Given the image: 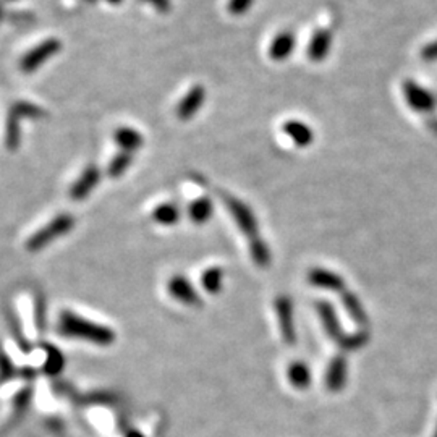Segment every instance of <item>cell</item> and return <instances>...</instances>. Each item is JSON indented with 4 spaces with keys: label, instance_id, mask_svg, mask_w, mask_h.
<instances>
[{
    "label": "cell",
    "instance_id": "obj_1",
    "mask_svg": "<svg viewBox=\"0 0 437 437\" xmlns=\"http://www.w3.org/2000/svg\"><path fill=\"white\" fill-rule=\"evenodd\" d=\"M59 330L60 334H64L65 337L81 339L101 347L112 345L115 340V332L112 329L92 323L90 319L80 318L78 314L70 311H64L62 316H60Z\"/></svg>",
    "mask_w": 437,
    "mask_h": 437
},
{
    "label": "cell",
    "instance_id": "obj_2",
    "mask_svg": "<svg viewBox=\"0 0 437 437\" xmlns=\"http://www.w3.org/2000/svg\"><path fill=\"white\" fill-rule=\"evenodd\" d=\"M73 227H75V219L71 217V215L68 214L57 215V217L52 219L47 225H44L42 229L37 230L36 234L26 241L28 251L31 253L41 251L44 246L51 245L54 240H57L65 234H68Z\"/></svg>",
    "mask_w": 437,
    "mask_h": 437
},
{
    "label": "cell",
    "instance_id": "obj_8",
    "mask_svg": "<svg viewBox=\"0 0 437 437\" xmlns=\"http://www.w3.org/2000/svg\"><path fill=\"white\" fill-rule=\"evenodd\" d=\"M204 101H206V90H204V86H193L191 90L185 94L184 99H181L179 107H176V117L184 121L193 119L204 106Z\"/></svg>",
    "mask_w": 437,
    "mask_h": 437
},
{
    "label": "cell",
    "instance_id": "obj_32",
    "mask_svg": "<svg viewBox=\"0 0 437 437\" xmlns=\"http://www.w3.org/2000/svg\"><path fill=\"white\" fill-rule=\"evenodd\" d=\"M4 18V8H2V4H0V21H2Z\"/></svg>",
    "mask_w": 437,
    "mask_h": 437
},
{
    "label": "cell",
    "instance_id": "obj_3",
    "mask_svg": "<svg viewBox=\"0 0 437 437\" xmlns=\"http://www.w3.org/2000/svg\"><path fill=\"white\" fill-rule=\"evenodd\" d=\"M222 201L225 204L227 211L230 212L232 219L235 220V224L239 229L246 235L248 240H254L259 237V225L258 219L254 215L253 209L241 201V199L232 196V195H222Z\"/></svg>",
    "mask_w": 437,
    "mask_h": 437
},
{
    "label": "cell",
    "instance_id": "obj_20",
    "mask_svg": "<svg viewBox=\"0 0 437 437\" xmlns=\"http://www.w3.org/2000/svg\"><path fill=\"white\" fill-rule=\"evenodd\" d=\"M152 219L160 225H175L180 220V208L174 203H164L152 211Z\"/></svg>",
    "mask_w": 437,
    "mask_h": 437
},
{
    "label": "cell",
    "instance_id": "obj_22",
    "mask_svg": "<svg viewBox=\"0 0 437 437\" xmlns=\"http://www.w3.org/2000/svg\"><path fill=\"white\" fill-rule=\"evenodd\" d=\"M10 114L15 115V117L20 119V120H23V119H44L47 115L46 110L41 109L40 106H36V104L26 102V101L13 104V107H12V110H10Z\"/></svg>",
    "mask_w": 437,
    "mask_h": 437
},
{
    "label": "cell",
    "instance_id": "obj_34",
    "mask_svg": "<svg viewBox=\"0 0 437 437\" xmlns=\"http://www.w3.org/2000/svg\"><path fill=\"white\" fill-rule=\"evenodd\" d=\"M90 2H94V0H90Z\"/></svg>",
    "mask_w": 437,
    "mask_h": 437
},
{
    "label": "cell",
    "instance_id": "obj_7",
    "mask_svg": "<svg viewBox=\"0 0 437 437\" xmlns=\"http://www.w3.org/2000/svg\"><path fill=\"white\" fill-rule=\"evenodd\" d=\"M99 180H101V169L96 165H88L83 170V174L78 176L73 186L70 188V198L73 201H83L91 195V191L97 186Z\"/></svg>",
    "mask_w": 437,
    "mask_h": 437
},
{
    "label": "cell",
    "instance_id": "obj_17",
    "mask_svg": "<svg viewBox=\"0 0 437 437\" xmlns=\"http://www.w3.org/2000/svg\"><path fill=\"white\" fill-rule=\"evenodd\" d=\"M287 378L295 389L303 390L311 385V371H309L308 364L303 361H293L287 369Z\"/></svg>",
    "mask_w": 437,
    "mask_h": 437
},
{
    "label": "cell",
    "instance_id": "obj_16",
    "mask_svg": "<svg viewBox=\"0 0 437 437\" xmlns=\"http://www.w3.org/2000/svg\"><path fill=\"white\" fill-rule=\"evenodd\" d=\"M114 140L121 148V151L130 154L133 151L141 149L143 145H145V138H143L141 133L135 128H131V126H120V128L115 130Z\"/></svg>",
    "mask_w": 437,
    "mask_h": 437
},
{
    "label": "cell",
    "instance_id": "obj_29",
    "mask_svg": "<svg viewBox=\"0 0 437 437\" xmlns=\"http://www.w3.org/2000/svg\"><path fill=\"white\" fill-rule=\"evenodd\" d=\"M145 2L156 8L159 13H169L172 10V2L170 0H145Z\"/></svg>",
    "mask_w": 437,
    "mask_h": 437
},
{
    "label": "cell",
    "instance_id": "obj_9",
    "mask_svg": "<svg viewBox=\"0 0 437 437\" xmlns=\"http://www.w3.org/2000/svg\"><path fill=\"white\" fill-rule=\"evenodd\" d=\"M167 289L175 300H179L180 303H184V305L186 306L201 305V298H199L195 287H193L191 282L185 279L184 275H174V277L169 280Z\"/></svg>",
    "mask_w": 437,
    "mask_h": 437
},
{
    "label": "cell",
    "instance_id": "obj_10",
    "mask_svg": "<svg viewBox=\"0 0 437 437\" xmlns=\"http://www.w3.org/2000/svg\"><path fill=\"white\" fill-rule=\"evenodd\" d=\"M308 280L309 284L318 287V289L323 290H329V292H345V280L340 277L339 274L332 273L329 269H323V268H314L309 270L308 274Z\"/></svg>",
    "mask_w": 437,
    "mask_h": 437
},
{
    "label": "cell",
    "instance_id": "obj_13",
    "mask_svg": "<svg viewBox=\"0 0 437 437\" xmlns=\"http://www.w3.org/2000/svg\"><path fill=\"white\" fill-rule=\"evenodd\" d=\"M297 47V37L290 31H282L274 37L269 46V57L275 62H284Z\"/></svg>",
    "mask_w": 437,
    "mask_h": 437
},
{
    "label": "cell",
    "instance_id": "obj_6",
    "mask_svg": "<svg viewBox=\"0 0 437 437\" xmlns=\"http://www.w3.org/2000/svg\"><path fill=\"white\" fill-rule=\"evenodd\" d=\"M275 313H277L280 335L287 345L293 347L297 344L295 316H293V301L287 295L279 297L275 300Z\"/></svg>",
    "mask_w": 437,
    "mask_h": 437
},
{
    "label": "cell",
    "instance_id": "obj_31",
    "mask_svg": "<svg viewBox=\"0 0 437 437\" xmlns=\"http://www.w3.org/2000/svg\"><path fill=\"white\" fill-rule=\"evenodd\" d=\"M106 2H109L110 5H119L121 0H106Z\"/></svg>",
    "mask_w": 437,
    "mask_h": 437
},
{
    "label": "cell",
    "instance_id": "obj_33",
    "mask_svg": "<svg viewBox=\"0 0 437 437\" xmlns=\"http://www.w3.org/2000/svg\"><path fill=\"white\" fill-rule=\"evenodd\" d=\"M433 437H437V424H436V431H434V434H433Z\"/></svg>",
    "mask_w": 437,
    "mask_h": 437
},
{
    "label": "cell",
    "instance_id": "obj_25",
    "mask_svg": "<svg viewBox=\"0 0 437 437\" xmlns=\"http://www.w3.org/2000/svg\"><path fill=\"white\" fill-rule=\"evenodd\" d=\"M20 119H16L15 115L10 114L7 120V128H5V145L10 151H16L20 148L21 143V133H20Z\"/></svg>",
    "mask_w": 437,
    "mask_h": 437
},
{
    "label": "cell",
    "instance_id": "obj_21",
    "mask_svg": "<svg viewBox=\"0 0 437 437\" xmlns=\"http://www.w3.org/2000/svg\"><path fill=\"white\" fill-rule=\"evenodd\" d=\"M250 254L258 268L263 269L269 268L270 261H273V254H270L269 245L261 239V237H258V239L250 241Z\"/></svg>",
    "mask_w": 437,
    "mask_h": 437
},
{
    "label": "cell",
    "instance_id": "obj_5",
    "mask_svg": "<svg viewBox=\"0 0 437 437\" xmlns=\"http://www.w3.org/2000/svg\"><path fill=\"white\" fill-rule=\"evenodd\" d=\"M402 91H403V97H405L408 106H410L413 110H417V112L428 114V112H433V110L436 109V104H437L436 97L428 90H424L423 86H419L418 83H414L413 80L403 81Z\"/></svg>",
    "mask_w": 437,
    "mask_h": 437
},
{
    "label": "cell",
    "instance_id": "obj_26",
    "mask_svg": "<svg viewBox=\"0 0 437 437\" xmlns=\"http://www.w3.org/2000/svg\"><path fill=\"white\" fill-rule=\"evenodd\" d=\"M368 340H369V335L366 334V332L359 330L357 332V334H352V335L345 334L337 345H339L344 352H353V350H359V348H363L368 344Z\"/></svg>",
    "mask_w": 437,
    "mask_h": 437
},
{
    "label": "cell",
    "instance_id": "obj_12",
    "mask_svg": "<svg viewBox=\"0 0 437 437\" xmlns=\"http://www.w3.org/2000/svg\"><path fill=\"white\" fill-rule=\"evenodd\" d=\"M316 309L319 313L321 323H323V328L325 330V334H328L330 339L335 342V344H339V342L342 340V337H344L345 334L340 329V323H339V318H337V314H335L334 306H332L330 303H328V301H319L316 305Z\"/></svg>",
    "mask_w": 437,
    "mask_h": 437
},
{
    "label": "cell",
    "instance_id": "obj_23",
    "mask_svg": "<svg viewBox=\"0 0 437 437\" xmlns=\"http://www.w3.org/2000/svg\"><path fill=\"white\" fill-rule=\"evenodd\" d=\"M131 160H133V156L130 152L120 151L119 154H115L114 159L110 160L107 165V175L110 176V179H120V176L128 170V167L131 165Z\"/></svg>",
    "mask_w": 437,
    "mask_h": 437
},
{
    "label": "cell",
    "instance_id": "obj_18",
    "mask_svg": "<svg viewBox=\"0 0 437 437\" xmlns=\"http://www.w3.org/2000/svg\"><path fill=\"white\" fill-rule=\"evenodd\" d=\"M188 214H190V219L195 224L198 225L206 224L214 214V204L208 196H201L190 204V208H188Z\"/></svg>",
    "mask_w": 437,
    "mask_h": 437
},
{
    "label": "cell",
    "instance_id": "obj_28",
    "mask_svg": "<svg viewBox=\"0 0 437 437\" xmlns=\"http://www.w3.org/2000/svg\"><path fill=\"white\" fill-rule=\"evenodd\" d=\"M421 57L426 62H437V41L429 42L428 46L423 47Z\"/></svg>",
    "mask_w": 437,
    "mask_h": 437
},
{
    "label": "cell",
    "instance_id": "obj_4",
    "mask_svg": "<svg viewBox=\"0 0 437 437\" xmlns=\"http://www.w3.org/2000/svg\"><path fill=\"white\" fill-rule=\"evenodd\" d=\"M60 49H62V42L55 40V37L37 44L36 47L28 51L23 55V59L20 60L21 71H25V73H35V71L40 70V66L49 62L55 54L60 52Z\"/></svg>",
    "mask_w": 437,
    "mask_h": 437
},
{
    "label": "cell",
    "instance_id": "obj_24",
    "mask_svg": "<svg viewBox=\"0 0 437 437\" xmlns=\"http://www.w3.org/2000/svg\"><path fill=\"white\" fill-rule=\"evenodd\" d=\"M203 287L208 293H219L222 290V282H224V270L220 268H209L204 270L203 277Z\"/></svg>",
    "mask_w": 437,
    "mask_h": 437
},
{
    "label": "cell",
    "instance_id": "obj_15",
    "mask_svg": "<svg viewBox=\"0 0 437 437\" xmlns=\"http://www.w3.org/2000/svg\"><path fill=\"white\" fill-rule=\"evenodd\" d=\"M332 47V32L329 30H318L308 46V57L311 62H323Z\"/></svg>",
    "mask_w": 437,
    "mask_h": 437
},
{
    "label": "cell",
    "instance_id": "obj_11",
    "mask_svg": "<svg viewBox=\"0 0 437 437\" xmlns=\"http://www.w3.org/2000/svg\"><path fill=\"white\" fill-rule=\"evenodd\" d=\"M348 361L344 355L332 358L328 371H325V387L330 392H340L347 384Z\"/></svg>",
    "mask_w": 437,
    "mask_h": 437
},
{
    "label": "cell",
    "instance_id": "obj_19",
    "mask_svg": "<svg viewBox=\"0 0 437 437\" xmlns=\"http://www.w3.org/2000/svg\"><path fill=\"white\" fill-rule=\"evenodd\" d=\"M342 303H344L345 309L350 314V318L355 321L359 325H366L368 324V314L364 311V306L359 301V298L352 292H344L342 293Z\"/></svg>",
    "mask_w": 437,
    "mask_h": 437
},
{
    "label": "cell",
    "instance_id": "obj_30",
    "mask_svg": "<svg viewBox=\"0 0 437 437\" xmlns=\"http://www.w3.org/2000/svg\"><path fill=\"white\" fill-rule=\"evenodd\" d=\"M126 437H145L141 433H138V431H130L128 434H126Z\"/></svg>",
    "mask_w": 437,
    "mask_h": 437
},
{
    "label": "cell",
    "instance_id": "obj_14",
    "mask_svg": "<svg viewBox=\"0 0 437 437\" xmlns=\"http://www.w3.org/2000/svg\"><path fill=\"white\" fill-rule=\"evenodd\" d=\"M282 130L298 148H308L314 141V133L311 126L300 120H287Z\"/></svg>",
    "mask_w": 437,
    "mask_h": 437
},
{
    "label": "cell",
    "instance_id": "obj_27",
    "mask_svg": "<svg viewBox=\"0 0 437 437\" xmlns=\"http://www.w3.org/2000/svg\"><path fill=\"white\" fill-rule=\"evenodd\" d=\"M254 0H229V5H227V8H229V12L235 16H240L243 13H246L248 10L253 7Z\"/></svg>",
    "mask_w": 437,
    "mask_h": 437
}]
</instances>
